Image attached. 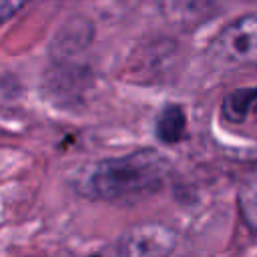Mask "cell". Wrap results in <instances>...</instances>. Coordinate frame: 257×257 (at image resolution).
<instances>
[{"mask_svg":"<svg viewBox=\"0 0 257 257\" xmlns=\"http://www.w3.org/2000/svg\"><path fill=\"white\" fill-rule=\"evenodd\" d=\"M171 173L169 159L155 149H141L104 159L84 175V191L92 199L126 205L155 195Z\"/></svg>","mask_w":257,"mask_h":257,"instance_id":"1","label":"cell"},{"mask_svg":"<svg viewBox=\"0 0 257 257\" xmlns=\"http://www.w3.org/2000/svg\"><path fill=\"white\" fill-rule=\"evenodd\" d=\"M209 54L229 66H257V12L229 22L213 38Z\"/></svg>","mask_w":257,"mask_h":257,"instance_id":"2","label":"cell"},{"mask_svg":"<svg viewBox=\"0 0 257 257\" xmlns=\"http://www.w3.org/2000/svg\"><path fill=\"white\" fill-rule=\"evenodd\" d=\"M177 247V233L165 223H139L116 243V257H169Z\"/></svg>","mask_w":257,"mask_h":257,"instance_id":"3","label":"cell"},{"mask_svg":"<svg viewBox=\"0 0 257 257\" xmlns=\"http://www.w3.org/2000/svg\"><path fill=\"white\" fill-rule=\"evenodd\" d=\"M221 116L235 126L257 124V86L229 92L221 104Z\"/></svg>","mask_w":257,"mask_h":257,"instance_id":"4","label":"cell"},{"mask_svg":"<svg viewBox=\"0 0 257 257\" xmlns=\"http://www.w3.org/2000/svg\"><path fill=\"white\" fill-rule=\"evenodd\" d=\"M187 118L179 104H167L157 118V139L165 145H175L185 137Z\"/></svg>","mask_w":257,"mask_h":257,"instance_id":"5","label":"cell"},{"mask_svg":"<svg viewBox=\"0 0 257 257\" xmlns=\"http://www.w3.org/2000/svg\"><path fill=\"white\" fill-rule=\"evenodd\" d=\"M237 201H239V213L243 221L247 223V227L257 231V175H253L243 183V187L239 189Z\"/></svg>","mask_w":257,"mask_h":257,"instance_id":"6","label":"cell"},{"mask_svg":"<svg viewBox=\"0 0 257 257\" xmlns=\"http://www.w3.org/2000/svg\"><path fill=\"white\" fill-rule=\"evenodd\" d=\"M30 0H0V16L6 22L10 16H14L18 10H22Z\"/></svg>","mask_w":257,"mask_h":257,"instance_id":"7","label":"cell"},{"mask_svg":"<svg viewBox=\"0 0 257 257\" xmlns=\"http://www.w3.org/2000/svg\"><path fill=\"white\" fill-rule=\"evenodd\" d=\"M90 257H100V255H90Z\"/></svg>","mask_w":257,"mask_h":257,"instance_id":"8","label":"cell"}]
</instances>
